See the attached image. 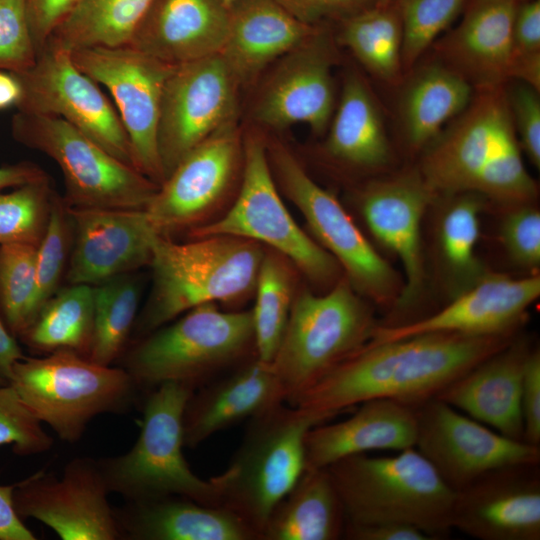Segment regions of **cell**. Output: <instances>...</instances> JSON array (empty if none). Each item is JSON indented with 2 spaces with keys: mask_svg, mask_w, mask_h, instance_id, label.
<instances>
[{
  "mask_svg": "<svg viewBox=\"0 0 540 540\" xmlns=\"http://www.w3.org/2000/svg\"><path fill=\"white\" fill-rule=\"evenodd\" d=\"M346 517L326 468L305 469L273 509L261 540H337Z\"/></svg>",
  "mask_w": 540,
  "mask_h": 540,
  "instance_id": "33",
  "label": "cell"
},
{
  "mask_svg": "<svg viewBox=\"0 0 540 540\" xmlns=\"http://www.w3.org/2000/svg\"><path fill=\"white\" fill-rule=\"evenodd\" d=\"M313 411L278 403L249 419L243 441L224 472L214 477L221 506L259 535L276 505L305 470V437L327 422Z\"/></svg>",
  "mask_w": 540,
  "mask_h": 540,
  "instance_id": "6",
  "label": "cell"
},
{
  "mask_svg": "<svg viewBox=\"0 0 540 540\" xmlns=\"http://www.w3.org/2000/svg\"><path fill=\"white\" fill-rule=\"evenodd\" d=\"M402 24L403 70H410L468 0H394Z\"/></svg>",
  "mask_w": 540,
  "mask_h": 540,
  "instance_id": "43",
  "label": "cell"
},
{
  "mask_svg": "<svg viewBox=\"0 0 540 540\" xmlns=\"http://www.w3.org/2000/svg\"><path fill=\"white\" fill-rule=\"evenodd\" d=\"M415 407L376 398L360 403L349 418L312 427L305 437V469H322L345 457L373 450L415 447Z\"/></svg>",
  "mask_w": 540,
  "mask_h": 540,
  "instance_id": "28",
  "label": "cell"
},
{
  "mask_svg": "<svg viewBox=\"0 0 540 540\" xmlns=\"http://www.w3.org/2000/svg\"><path fill=\"white\" fill-rule=\"evenodd\" d=\"M193 391L178 382H164L151 389L133 447L123 455L98 461L109 492L128 501L179 496L221 506L214 477L205 480L197 476L183 454V414Z\"/></svg>",
  "mask_w": 540,
  "mask_h": 540,
  "instance_id": "7",
  "label": "cell"
},
{
  "mask_svg": "<svg viewBox=\"0 0 540 540\" xmlns=\"http://www.w3.org/2000/svg\"><path fill=\"white\" fill-rule=\"evenodd\" d=\"M516 334L517 331L492 335L437 332L367 343L307 390L293 406L329 420L376 398L417 407L505 347Z\"/></svg>",
  "mask_w": 540,
  "mask_h": 540,
  "instance_id": "1",
  "label": "cell"
},
{
  "mask_svg": "<svg viewBox=\"0 0 540 540\" xmlns=\"http://www.w3.org/2000/svg\"><path fill=\"white\" fill-rule=\"evenodd\" d=\"M9 384L23 403L66 442H77L103 413L131 406L138 386L124 368L98 364L70 350L14 363Z\"/></svg>",
  "mask_w": 540,
  "mask_h": 540,
  "instance_id": "9",
  "label": "cell"
},
{
  "mask_svg": "<svg viewBox=\"0 0 540 540\" xmlns=\"http://www.w3.org/2000/svg\"><path fill=\"white\" fill-rule=\"evenodd\" d=\"M46 179H49L46 172L35 163L23 161L4 165L0 167V192Z\"/></svg>",
  "mask_w": 540,
  "mask_h": 540,
  "instance_id": "54",
  "label": "cell"
},
{
  "mask_svg": "<svg viewBox=\"0 0 540 540\" xmlns=\"http://www.w3.org/2000/svg\"><path fill=\"white\" fill-rule=\"evenodd\" d=\"M513 0H468L462 20L437 42L440 61L475 90L505 85L513 57Z\"/></svg>",
  "mask_w": 540,
  "mask_h": 540,
  "instance_id": "26",
  "label": "cell"
},
{
  "mask_svg": "<svg viewBox=\"0 0 540 540\" xmlns=\"http://www.w3.org/2000/svg\"><path fill=\"white\" fill-rule=\"evenodd\" d=\"M438 196L419 169L367 184L359 195L362 217L375 239L400 260L405 279L394 305L393 324L422 297L425 268L421 223L428 206Z\"/></svg>",
  "mask_w": 540,
  "mask_h": 540,
  "instance_id": "20",
  "label": "cell"
},
{
  "mask_svg": "<svg viewBox=\"0 0 540 540\" xmlns=\"http://www.w3.org/2000/svg\"><path fill=\"white\" fill-rule=\"evenodd\" d=\"M228 26L221 0H152L127 45L180 65L220 54Z\"/></svg>",
  "mask_w": 540,
  "mask_h": 540,
  "instance_id": "24",
  "label": "cell"
},
{
  "mask_svg": "<svg viewBox=\"0 0 540 540\" xmlns=\"http://www.w3.org/2000/svg\"><path fill=\"white\" fill-rule=\"evenodd\" d=\"M326 469L341 499L346 524H407L432 540L452 529L455 491L415 447L393 456L351 455Z\"/></svg>",
  "mask_w": 540,
  "mask_h": 540,
  "instance_id": "3",
  "label": "cell"
},
{
  "mask_svg": "<svg viewBox=\"0 0 540 540\" xmlns=\"http://www.w3.org/2000/svg\"><path fill=\"white\" fill-rule=\"evenodd\" d=\"M285 402L271 363L254 356L195 389L183 414L184 446L209 437Z\"/></svg>",
  "mask_w": 540,
  "mask_h": 540,
  "instance_id": "25",
  "label": "cell"
},
{
  "mask_svg": "<svg viewBox=\"0 0 540 540\" xmlns=\"http://www.w3.org/2000/svg\"><path fill=\"white\" fill-rule=\"evenodd\" d=\"M41 423L10 384L0 385V445L12 444L19 456L48 451L53 439Z\"/></svg>",
  "mask_w": 540,
  "mask_h": 540,
  "instance_id": "44",
  "label": "cell"
},
{
  "mask_svg": "<svg viewBox=\"0 0 540 540\" xmlns=\"http://www.w3.org/2000/svg\"><path fill=\"white\" fill-rule=\"evenodd\" d=\"M474 88L442 61L422 66L406 84L399 104L410 149H425L470 103Z\"/></svg>",
  "mask_w": 540,
  "mask_h": 540,
  "instance_id": "32",
  "label": "cell"
},
{
  "mask_svg": "<svg viewBox=\"0 0 540 540\" xmlns=\"http://www.w3.org/2000/svg\"><path fill=\"white\" fill-rule=\"evenodd\" d=\"M226 6H229L231 3H233L236 0H221Z\"/></svg>",
  "mask_w": 540,
  "mask_h": 540,
  "instance_id": "59",
  "label": "cell"
},
{
  "mask_svg": "<svg viewBox=\"0 0 540 540\" xmlns=\"http://www.w3.org/2000/svg\"><path fill=\"white\" fill-rule=\"evenodd\" d=\"M505 91L521 150L539 169L540 92L517 80L505 87Z\"/></svg>",
  "mask_w": 540,
  "mask_h": 540,
  "instance_id": "47",
  "label": "cell"
},
{
  "mask_svg": "<svg viewBox=\"0 0 540 540\" xmlns=\"http://www.w3.org/2000/svg\"><path fill=\"white\" fill-rule=\"evenodd\" d=\"M24 357L16 338L8 331L0 317V377L9 383L14 363Z\"/></svg>",
  "mask_w": 540,
  "mask_h": 540,
  "instance_id": "56",
  "label": "cell"
},
{
  "mask_svg": "<svg viewBox=\"0 0 540 540\" xmlns=\"http://www.w3.org/2000/svg\"><path fill=\"white\" fill-rule=\"evenodd\" d=\"M9 384L6 380L0 377V385Z\"/></svg>",
  "mask_w": 540,
  "mask_h": 540,
  "instance_id": "60",
  "label": "cell"
},
{
  "mask_svg": "<svg viewBox=\"0 0 540 540\" xmlns=\"http://www.w3.org/2000/svg\"><path fill=\"white\" fill-rule=\"evenodd\" d=\"M139 304V286L128 274L94 286V328L88 358L109 366L122 353Z\"/></svg>",
  "mask_w": 540,
  "mask_h": 540,
  "instance_id": "38",
  "label": "cell"
},
{
  "mask_svg": "<svg viewBox=\"0 0 540 540\" xmlns=\"http://www.w3.org/2000/svg\"><path fill=\"white\" fill-rule=\"evenodd\" d=\"M94 328V286L70 284L58 290L20 337L35 350H70L88 357Z\"/></svg>",
  "mask_w": 540,
  "mask_h": 540,
  "instance_id": "37",
  "label": "cell"
},
{
  "mask_svg": "<svg viewBox=\"0 0 540 540\" xmlns=\"http://www.w3.org/2000/svg\"><path fill=\"white\" fill-rule=\"evenodd\" d=\"M500 239L510 259L527 269L540 265V212L531 203L512 205L500 225Z\"/></svg>",
  "mask_w": 540,
  "mask_h": 540,
  "instance_id": "46",
  "label": "cell"
},
{
  "mask_svg": "<svg viewBox=\"0 0 540 540\" xmlns=\"http://www.w3.org/2000/svg\"><path fill=\"white\" fill-rule=\"evenodd\" d=\"M336 50L327 25L281 57L261 87L253 119L268 128L307 124L322 134L334 112Z\"/></svg>",
  "mask_w": 540,
  "mask_h": 540,
  "instance_id": "19",
  "label": "cell"
},
{
  "mask_svg": "<svg viewBox=\"0 0 540 540\" xmlns=\"http://www.w3.org/2000/svg\"><path fill=\"white\" fill-rule=\"evenodd\" d=\"M531 349L526 338L516 336L450 383L436 398L506 437L523 441L521 387Z\"/></svg>",
  "mask_w": 540,
  "mask_h": 540,
  "instance_id": "27",
  "label": "cell"
},
{
  "mask_svg": "<svg viewBox=\"0 0 540 540\" xmlns=\"http://www.w3.org/2000/svg\"><path fill=\"white\" fill-rule=\"evenodd\" d=\"M242 158L243 142L236 120L194 148L159 186L145 209L156 232L170 237L197 227L225 197Z\"/></svg>",
  "mask_w": 540,
  "mask_h": 540,
  "instance_id": "18",
  "label": "cell"
},
{
  "mask_svg": "<svg viewBox=\"0 0 540 540\" xmlns=\"http://www.w3.org/2000/svg\"><path fill=\"white\" fill-rule=\"evenodd\" d=\"M75 65L106 87L130 141L134 167L159 186L165 181L157 142L161 99L175 65L128 45L71 52Z\"/></svg>",
  "mask_w": 540,
  "mask_h": 540,
  "instance_id": "13",
  "label": "cell"
},
{
  "mask_svg": "<svg viewBox=\"0 0 540 540\" xmlns=\"http://www.w3.org/2000/svg\"><path fill=\"white\" fill-rule=\"evenodd\" d=\"M373 312L342 279L325 295L303 291L271 362L285 403L294 405L307 390L364 347L377 326Z\"/></svg>",
  "mask_w": 540,
  "mask_h": 540,
  "instance_id": "8",
  "label": "cell"
},
{
  "mask_svg": "<svg viewBox=\"0 0 540 540\" xmlns=\"http://www.w3.org/2000/svg\"><path fill=\"white\" fill-rule=\"evenodd\" d=\"M415 410V448L454 491L494 469L540 464V446L506 437L436 397Z\"/></svg>",
  "mask_w": 540,
  "mask_h": 540,
  "instance_id": "16",
  "label": "cell"
},
{
  "mask_svg": "<svg viewBox=\"0 0 540 540\" xmlns=\"http://www.w3.org/2000/svg\"><path fill=\"white\" fill-rule=\"evenodd\" d=\"M523 441L540 446V351L532 348L524 366L521 387Z\"/></svg>",
  "mask_w": 540,
  "mask_h": 540,
  "instance_id": "49",
  "label": "cell"
},
{
  "mask_svg": "<svg viewBox=\"0 0 540 540\" xmlns=\"http://www.w3.org/2000/svg\"><path fill=\"white\" fill-rule=\"evenodd\" d=\"M444 196L448 199L437 221L436 248L442 282L451 300L489 272L476 251L485 197L473 192Z\"/></svg>",
  "mask_w": 540,
  "mask_h": 540,
  "instance_id": "34",
  "label": "cell"
},
{
  "mask_svg": "<svg viewBox=\"0 0 540 540\" xmlns=\"http://www.w3.org/2000/svg\"><path fill=\"white\" fill-rule=\"evenodd\" d=\"M21 97V86L10 72L0 71V110L16 106Z\"/></svg>",
  "mask_w": 540,
  "mask_h": 540,
  "instance_id": "57",
  "label": "cell"
},
{
  "mask_svg": "<svg viewBox=\"0 0 540 540\" xmlns=\"http://www.w3.org/2000/svg\"><path fill=\"white\" fill-rule=\"evenodd\" d=\"M115 515L123 539L259 540L258 533L228 508L179 496L128 501Z\"/></svg>",
  "mask_w": 540,
  "mask_h": 540,
  "instance_id": "30",
  "label": "cell"
},
{
  "mask_svg": "<svg viewBox=\"0 0 540 540\" xmlns=\"http://www.w3.org/2000/svg\"><path fill=\"white\" fill-rule=\"evenodd\" d=\"M330 121L326 151L351 167L375 170L391 159V147L381 110L362 77L349 73Z\"/></svg>",
  "mask_w": 540,
  "mask_h": 540,
  "instance_id": "31",
  "label": "cell"
},
{
  "mask_svg": "<svg viewBox=\"0 0 540 540\" xmlns=\"http://www.w3.org/2000/svg\"><path fill=\"white\" fill-rule=\"evenodd\" d=\"M254 356L252 310L226 312L206 303L147 334L124 369L138 388L178 382L195 390Z\"/></svg>",
  "mask_w": 540,
  "mask_h": 540,
  "instance_id": "5",
  "label": "cell"
},
{
  "mask_svg": "<svg viewBox=\"0 0 540 540\" xmlns=\"http://www.w3.org/2000/svg\"><path fill=\"white\" fill-rule=\"evenodd\" d=\"M80 0H26V13L37 54Z\"/></svg>",
  "mask_w": 540,
  "mask_h": 540,
  "instance_id": "50",
  "label": "cell"
},
{
  "mask_svg": "<svg viewBox=\"0 0 540 540\" xmlns=\"http://www.w3.org/2000/svg\"><path fill=\"white\" fill-rule=\"evenodd\" d=\"M263 256L257 242L243 238L212 235L177 243L158 235L150 264L152 291L138 332L149 334L199 305L249 294Z\"/></svg>",
  "mask_w": 540,
  "mask_h": 540,
  "instance_id": "4",
  "label": "cell"
},
{
  "mask_svg": "<svg viewBox=\"0 0 540 540\" xmlns=\"http://www.w3.org/2000/svg\"><path fill=\"white\" fill-rule=\"evenodd\" d=\"M55 194L49 179L0 192V245L38 247L48 227Z\"/></svg>",
  "mask_w": 540,
  "mask_h": 540,
  "instance_id": "41",
  "label": "cell"
},
{
  "mask_svg": "<svg viewBox=\"0 0 540 540\" xmlns=\"http://www.w3.org/2000/svg\"><path fill=\"white\" fill-rule=\"evenodd\" d=\"M513 1H515V2H517V3H520V2L526 1V0H513Z\"/></svg>",
  "mask_w": 540,
  "mask_h": 540,
  "instance_id": "61",
  "label": "cell"
},
{
  "mask_svg": "<svg viewBox=\"0 0 540 540\" xmlns=\"http://www.w3.org/2000/svg\"><path fill=\"white\" fill-rule=\"evenodd\" d=\"M212 235L266 244L316 283H329L338 274L336 259L298 226L284 205L271 171L267 144L254 133L243 141L242 183L233 205L214 222L191 230L192 238Z\"/></svg>",
  "mask_w": 540,
  "mask_h": 540,
  "instance_id": "11",
  "label": "cell"
},
{
  "mask_svg": "<svg viewBox=\"0 0 540 540\" xmlns=\"http://www.w3.org/2000/svg\"><path fill=\"white\" fill-rule=\"evenodd\" d=\"M337 25L338 42L347 47L371 75L390 85L401 81L403 35L395 1L375 5Z\"/></svg>",
  "mask_w": 540,
  "mask_h": 540,
  "instance_id": "35",
  "label": "cell"
},
{
  "mask_svg": "<svg viewBox=\"0 0 540 540\" xmlns=\"http://www.w3.org/2000/svg\"><path fill=\"white\" fill-rule=\"evenodd\" d=\"M37 247L0 245V317L8 331L21 337L31 326Z\"/></svg>",
  "mask_w": 540,
  "mask_h": 540,
  "instance_id": "40",
  "label": "cell"
},
{
  "mask_svg": "<svg viewBox=\"0 0 540 540\" xmlns=\"http://www.w3.org/2000/svg\"><path fill=\"white\" fill-rule=\"evenodd\" d=\"M425 149L419 171L437 195L473 192L510 206L531 203L537 196L505 85L476 90L468 106Z\"/></svg>",
  "mask_w": 540,
  "mask_h": 540,
  "instance_id": "2",
  "label": "cell"
},
{
  "mask_svg": "<svg viewBox=\"0 0 540 540\" xmlns=\"http://www.w3.org/2000/svg\"><path fill=\"white\" fill-rule=\"evenodd\" d=\"M228 9V33L220 55L239 86L251 84L320 27L300 22L276 0H236Z\"/></svg>",
  "mask_w": 540,
  "mask_h": 540,
  "instance_id": "29",
  "label": "cell"
},
{
  "mask_svg": "<svg viewBox=\"0 0 540 540\" xmlns=\"http://www.w3.org/2000/svg\"><path fill=\"white\" fill-rule=\"evenodd\" d=\"M15 484L0 485V540H35V535L23 524L13 505Z\"/></svg>",
  "mask_w": 540,
  "mask_h": 540,
  "instance_id": "53",
  "label": "cell"
},
{
  "mask_svg": "<svg viewBox=\"0 0 540 540\" xmlns=\"http://www.w3.org/2000/svg\"><path fill=\"white\" fill-rule=\"evenodd\" d=\"M72 243L73 223L67 204L63 198L55 194L46 233L37 247L31 325L42 307L58 291Z\"/></svg>",
  "mask_w": 540,
  "mask_h": 540,
  "instance_id": "42",
  "label": "cell"
},
{
  "mask_svg": "<svg viewBox=\"0 0 540 540\" xmlns=\"http://www.w3.org/2000/svg\"><path fill=\"white\" fill-rule=\"evenodd\" d=\"M451 525L479 540H539V464L494 469L455 491Z\"/></svg>",
  "mask_w": 540,
  "mask_h": 540,
  "instance_id": "21",
  "label": "cell"
},
{
  "mask_svg": "<svg viewBox=\"0 0 540 540\" xmlns=\"http://www.w3.org/2000/svg\"><path fill=\"white\" fill-rule=\"evenodd\" d=\"M523 82L540 92V51L513 55L509 81Z\"/></svg>",
  "mask_w": 540,
  "mask_h": 540,
  "instance_id": "55",
  "label": "cell"
},
{
  "mask_svg": "<svg viewBox=\"0 0 540 540\" xmlns=\"http://www.w3.org/2000/svg\"><path fill=\"white\" fill-rule=\"evenodd\" d=\"M343 538L350 540H432L420 529L401 523L345 524Z\"/></svg>",
  "mask_w": 540,
  "mask_h": 540,
  "instance_id": "52",
  "label": "cell"
},
{
  "mask_svg": "<svg viewBox=\"0 0 540 540\" xmlns=\"http://www.w3.org/2000/svg\"><path fill=\"white\" fill-rule=\"evenodd\" d=\"M69 284L98 285L151 264L159 235L145 210L75 208Z\"/></svg>",
  "mask_w": 540,
  "mask_h": 540,
  "instance_id": "23",
  "label": "cell"
},
{
  "mask_svg": "<svg viewBox=\"0 0 540 540\" xmlns=\"http://www.w3.org/2000/svg\"><path fill=\"white\" fill-rule=\"evenodd\" d=\"M26 0H0V71L19 73L36 61Z\"/></svg>",
  "mask_w": 540,
  "mask_h": 540,
  "instance_id": "45",
  "label": "cell"
},
{
  "mask_svg": "<svg viewBox=\"0 0 540 540\" xmlns=\"http://www.w3.org/2000/svg\"><path fill=\"white\" fill-rule=\"evenodd\" d=\"M98 461L74 458L62 477L39 471L15 483L18 516L35 518L63 540L123 539Z\"/></svg>",
  "mask_w": 540,
  "mask_h": 540,
  "instance_id": "17",
  "label": "cell"
},
{
  "mask_svg": "<svg viewBox=\"0 0 540 540\" xmlns=\"http://www.w3.org/2000/svg\"><path fill=\"white\" fill-rule=\"evenodd\" d=\"M238 87L220 54L174 66L164 85L157 133L165 180L194 148L236 120Z\"/></svg>",
  "mask_w": 540,
  "mask_h": 540,
  "instance_id": "15",
  "label": "cell"
},
{
  "mask_svg": "<svg viewBox=\"0 0 540 540\" xmlns=\"http://www.w3.org/2000/svg\"><path fill=\"white\" fill-rule=\"evenodd\" d=\"M278 182L303 214L312 233L340 264L352 287L380 304H394L402 286L395 270L375 250L341 203L319 186L283 144L267 145Z\"/></svg>",
  "mask_w": 540,
  "mask_h": 540,
  "instance_id": "12",
  "label": "cell"
},
{
  "mask_svg": "<svg viewBox=\"0 0 540 540\" xmlns=\"http://www.w3.org/2000/svg\"><path fill=\"white\" fill-rule=\"evenodd\" d=\"M20 83L17 111L67 121L120 161L133 164L129 138L117 110L71 53L46 44L28 69L12 73Z\"/></svg>",
  "mask_w": 540,
  "mask_h": 540,
  "instance_id": "14",
  "label": "cell"
},
{
  "mask_svg": "<svg viewBox=\"0 0 540 540\" xmlns=\"http://www.w3.org/2000/svg\"><path fill=\"white\" fill-rule=\"evenodd\" d=\"M11 134L58 165L69 207L145 210L159 188L60 117L17 111Z\"/></svg>",
  "mask_w": 540,
  "mask_h": 540,
  "instance_id": "10",
  "label": "cell"
},
{
  "mask_svg": "<svg viewBox=\"0 0 540 540\" xmlns=\"http://www.w3.org/2000/svg\"><path fill=\"white\" fill-rule=\"evenodd\" d=\"M300 22L310 26L339 23L376 5V0H276Z\"/></svg>",
  "mask_w": 540,
  "mask_h": 540,
  "instance_id": "48",
  "label": "cell"
},
{
  "mask_svg": "<svg viewBox=\"0 0 540 540\" xmlns=\"http://www.w3.org/2000/svg\"><path fill=\"white\" fill-rule=\"evenodd\" d=\"M152 0H80L46 44L68 52L127 45Z\"/></svg>",
  "mask_w": 540,
  "mask_h": 540,
  "instance_id": "36",
  "label": "cell"
},
{
  "mask_svg": "<svg viewBox=\"0 0 540 540\" xmlns=\"http://www.w3.org/2000/svg\"><path fill=\"white\" fill-rule=\"evenodd\" d=\"M252 309L256 356L271 363L281 342L292 302V279L283 259L264 254L255 285Z\"/></svg>",
  "mask_w": 540,
  "mask_h": 540,
  "instance_id": "39",
  "label": "cell"
},
{
  "mask_svg": "<svg viewBox=\"0 0 540 540\" xmlns=\"http://www.w3.org/2000/svg\"><path fill=\"white\" fill-rule=\"evenodd\" d=\"M394 0H376V5H387V4H390L391 2H393Z\"/></svg>",
  "mask_w": 540,
  "mask_h": 540,
  "instance_id": "58",
  "label": "cell"
},
{
  "mask_svg": "<svg viewBox=\"0 0 540 540\" xmlns=\"http://www.w3.org/2000/svg\"><path fill=\"white\" fill-rule=\"evenodd\" d=\"M513 55L540 51V0L517 4L512 27Z\"/></svg>",
  "mask_w": 540,
  "mask_h": 540,
  "instance_id": "51",
  "label": "cell"
},
{
  "mask_svg": "<svg viewBox=\"0 0 540 540\" xmlns=\"http://www.w3.org/2000/svg\"><path fill=\"white\" fill-rule=\"evenodd\" d=\"M539 295L538 275L514 279L488 272L437 312L401 325L377 324L368 344L437 332L492 335L517 331Z\"/></svg>",
  "mask_w": 540,
  "mask_h": 540,
  "instance_id": "22",
  "label": "cell"
}]
</instances>
